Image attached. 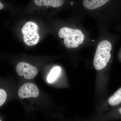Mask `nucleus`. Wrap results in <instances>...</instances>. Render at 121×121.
I'll return each instance as SVG.
<instances>
[{
  "instance_id": "1",
  "label": "nucleus",
  "mask_w": 121,
  "mask_h": 121,
  "mask_svg": "<svg viewBox=\"0 0 121 121\" xmlns=\"http://www.w3.org/2000/svg\"><path fill=\"white\" fill-rule=\"evenodd\" d=\"M112 48L111 43L108 40H103L99 44L93 60V65L96 70H100L106 67L111 57Z\"/></svg>"
},
{
  "instance_id": "2",
  "label": "nucleus",
  "mask_w": 121,
  "mask_h": 121,
  "mask_svg": "<svg viewBox=\"0 0 121 121\" xmlns=\"http://www.w3.org/2000/svg\"><path fill=\"white\" fill-rule=\"evenodd\" d=\"M58 35L60 38L64 39V45L69 48H78L84 39V35L80 30L66 27L60 29Z\"/></svg>"
},
{
  "instance_id": "3",
  "label": "nucleus",
  "mask_w": 121,
  "mask_h": 121,
  "mask_svg": "<svg viewBox=\"0 0 121 121\" xmlns=\"http://www.w3.org/2000/svg\"><path fill=\"white\" fill-rule=\"evenodd\" d=\"M39 27L36 24L32 22L26 23L22 29V32L23 35V39L25 43L32 40L35 41L39 35L38 33Z\"/></svg>"
},
{
  "instance_id": "4",
  "label": "nucleus",
  "mask_w": 121,
  "mask_h": 121,
  "mask_svg": "<svg viewBox=\"0 0 121 121\" xmlns=\"http://www.w3.org/2000/svg\"><path fill=\"white\" fill-rule=\"evenodd\" d=\"M16 71L19 75L27 79H30L35 77L38 73V70L35 67L25 62L19 63L16 67Z\"/></svg>"
},
{
  "instance_id": "5",
  "label": "nucleus",
  "mask_w": 121,
  "mask_h": 121,
  "mask_svg": "<svg viewBox=\"0 0 121 121\" xmlns=\"http://www.w3.org/2000/svg\"><path fill=\"white\" fill-rule=\"evenodd\" d=\"M39 92L36 85L32 83H26L20 87L18 91V95L21 98H36Z\"/></svg>"
},
{
  "instance_id": "6",
  "label": "nucleus",
  "mask_w": 121,
  "mask_h": 121,
  "mask_svg": "<svg viewBox=\"0 0 121 121\" xmlns=\"http://www.w3.org/2000/svg\"><path fill=\"white\" fill-rule=\"evenodd\" d=\"M110 0H83V4L86 8L93 10L103 6Z\"/></svg>"
},
{
  "instance_id": "7",
  "label": "nucleus",
  "mask_w": 121,
  "mask_h": 121,
  "mask_svg": "<svg viewBox=\"0 0 121 121\" xmlns=\"http://www.w3.org/2000/svg\"><path fill=\"white\" fill-rule=\"evenodd\" d=\"M64 0H34V2L39 6H51L58 8L63 4Z\"/></svg>"
},
{
  "instance_id": "8",
  "label": "nucleus",
  "mask_w": 121,
  "mask_h": 121,
  "mask_svg": "<svg viewBox=\"0 0 121 121\" xmlns=\"http://www.w3.org/2000/svg\"><path fill=\"white\" fill-rule=\"evenodd\" d=\"M108 103L112 106H116L121 103V87L108 100Z\"/></svg>"
},
{
  "instance_id": "9",
  "label": "nucleus",
  "mask_w": 121,
  "mask_h": 121,
  "mask_svg": "<svg viewBox=\"0 0 121 121\" xmlns=\"http://www.w3.org/2000/svg\"><path fill=\"white\" fill-rule=\"evenodd\" d=\"M60 71L61 68L60 67L56 66L53 68L48 76V82L49 83H51L54 82L60 74Z\"/></svg>"
},
{
  "instance_id": "10",
  "label": "nucleus",
  "mask_w": 121,
  "mask_h": 121,
  "mask_svg": "<svg viewBox=\"0 0 121 121\" xmlns=\"http://www.w3.org/2000/svg\"><path fill=\"white\" fill-rule=\"evenodd\" d=\"M7 98V94L4 90L0 89V106L4 104Z\"/></svg>"
},
{
  "instance_id": "11",
  "label": "nucleus",
  "mask_w": 121,
  "mask_h": 121,
  "mask_svg": "<svg viewBox=\"0 0 121 121\" xmlns=\"http://www.w3.org/2000/svg\"><path fill=\"white\" fill-rule=\"evenodd\" d=\"M4 6L3 4H1V2L0 1V9L1 10L2 9L4 8Z\"/></svg>"
},
{
  "instance_id": "12",
  "label": "nucleus",
  "mask_w": 121,
  "mask_h": 121,
  "mask_svg": "<svg viewBox=\"0 0 121 121\" xmlns=\"http://www.w3.org/2000/svg\"><path fill=\"white\" fill-rule=\"evenodd\" d=\"M118 111L119 112V113L121 115V107L119 108V109H118Z\"/></svg>"
},
{
  "instance_id": "13",
  "label": "nucleus",
  "mask_w": 121,
  "mask_h": 121,
  "mask_svg": "<svg viewBox=\"0 0 121 121\" xmlns=\"http://www.w3.org/2000/svg\"><path fill=\"white\" fill-rule=\"evenodd\" d=\"M73 2H71V5H73Z\"/></svg>"
},
{
  "instance_id": "14",
  "label": "nucleus",
  "mask_w": 121,
  "mask_h": 121,
  "mask_svg": "<svg viewBox=\"0 0 121 121\" xmlns=\"http://www.w3.org/2000/svg\"><path fill=\"white\" fill-rule=\"evenodd\" d=\"M0 121H1V120H0Z\"/></svg>"
}]
</instances>
